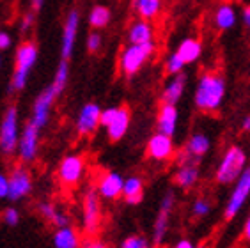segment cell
Here are the masks:
<instances>
[{
    "label": "cell",
    "instance_id": "10",
    "mask_svg": "<svg viewBox=\"0 0 250 248\" xmlns=\"http://www.w3.org/2000/svg\"><path fill=\"white\" fill-rule=\"evenodd\" d=\"M39 135L41 129L32 124L30 121H27L23 128H21V135H20L18 142V156L23 163H32L39 153Z\"/></svg>",
    "mask_w": 250,
    "mask_h": 248
},
{
    "label": "cell",
    "instance_id": "32",
    "mask_svg": "<svg viewBox=\"0 0 250 248\" xmlns=\"http://www.w3.org/2000/svg\"><path fill=\"white\" fill-rule=\"evenodd\" d=\"M209 211H211V202L208 201V199H197L192 206V213H193V216H197V218L208 216Z\"/></svg>",
    "mask_w": 250,
    "mask_h": 248
},
{
    "label": "cell",
    "instance_id": "14",
    "mask_svg": "<svg viewBox=\"0 0 250 248\" xmlns=\"http://www.w3.org/2000/svg\"><path fill=\"white\" fill-rule=\"evenodd\" d=\"M78 27H80V11L69 9L62 27V41H61V59L69 61L77 44Z\"/></svg>",
    "mask_w": 250,
    "mask_h": 248
},
{
    "label": "cell",
    "instance_id": "7",
    "mask_svg": "<svg viewBox=\"0 0 250 248\" xmlns=\"http://www.w3.org/2000/svg\"><path fill=\"white\" fill-rule=\"evenodd\" d=\"M82 207H83V215H82L83 230L89 236H94L100 230V225H101V195L98 193L96 188H89L85 191L82 201Z\"/></svg>",
    "mask_w": 250,
    "mask_h": 248
},
{
    "label": "cell",
    "instance_id": "16",
    "mask_svg": "<svg viewBox=\"0 0 250 248\" xmlns=\"http://www.w3.org/2000/svg\"><path fill=\"white\" fill-rule=\"evenodd\" d=\"M174 154H176V149H174V142L170 135L165 133H154L153 137L147 142V156L154 162H167V160H172Z\"/></svg>",
    "mask_w": 250,
    "mask_h": 248
},
{
    "label": "cell",
    "instance_id": "45",
    "mask_svg": "<svg viewBox=\"0 0 250 248\" xmlns=\"http://www.w3.org/2000/svg\"><path fill=\"white\" fill-rule=\"evenodd\" d=\"M0 66H2V55H0Z\"/></svg>",
    "mask_w": 250,
    "mask_h": 248
},
{
    "label": "cell",
    "instance_id": "22",
    "mask_svg": "<svg viewBox=\"0 0 250 248\" xmlns=\"http://www.w3.org/2000/svg\"><path fill=\"white\" fill-rule=\"evenodd\" d=\"M53 247L55 248H82V239L75 227L66 225L59 227L53 232Z\"/></svg>",
    "mask_w": 250,
    "mask_h": 248
},
{
    "label": "cell",
    "instance_id": "19",
    "mask_svg": "<svg viewBox=\"0 0 250 248\" xmlns=\"http://www.w3.org/2000/svg\"><path fill=\"white\" fill-rule=\"evenodd\" d=\"M178 108L172 103H162L158 110V117H156V128H158L160 133L170 135L172 137L176 133V128H178Z\"/></svg>",
    "mask_w": 250,
    "mask_h": 248
},
{
    "label": "cell",
    "instance_id": "42",
    "mask_svg": "<svg viewBox=\"0 0 250 248\" xmlns=\"http://www.w3.org/2000/svg\"><path fill=\"white\" fill-rule=\"evenodd\" d=\"M241 18H243V23H245L247 27H250V5H247L245 9H243V15H241Z\"/></svg>",
    "mask_w": 250,
    "mask_h": 248
},
{
    "label": "cell",
    "instance_id": "26",
    "mask_svg": "<svg viewBox=\"0 0 250 248\" xmlns=\"http://www.w3.org/2000/svg\"><path fill=\"white\" fill-rule=\"evenodd\" d=\"M236 9L231 4H222L215 11V16H213V21H215V27L218 30H229L236 25Z\"/></svg>",
    "mask_w": 250,
    "mask_h": 248
},
{
    "label": "cell",
    "instance_id": "15",
    "mask_svg": "<svg viewBox=\"0 0 250 248\" xmlns=\"http://www.w3.org/2000/svg\"><path fill=\"white\" fill-rule=\"evenodd\" d=\"M101 126V108L98 103H85L77 117V133L80 137H89Z\"/></svg>",
    "mask_w": 250,
    "mask_h": 248
},
{
    "label": "cell",
    "instance_id": "13",
    "mask_svg": "<svg viewBox=\"0 0 250 248\" xmlns=\"http://www.w3.org/2000/svg\"><path fill=\"white\" fill-rule=\"evenodd\" d=\"M174 206H176V197L172 191H167L160 202V209L156 220L153 225V243L162 245V241L165 239L168 232V222H170V213H172Z\"/></svg>",
    "mask_w": 250,
    "mask_h": 248
},
{
    "label": "cell",
    "instance_id": "30",
    "mask_svg": "<svg viewBox=\"0 0 250 248\" xmlns=\"http://www.w3.org/2000/svg\"><path fill=\"white\" fill-rule=\"evenodd\" d=\"M67 80H69V61L66 59H61V62L57 64V69H55V75H53L52 85L55 87V91L59 94H62L64 89L67 85Z\"/></svg>",
    "mask_w": 250,
    "mask_h": 248
},
{
    "label": "cell",
    "instance_id": "27",
    "mask_svg": "<svg viewBox=\"0 0 250 248\" xmlns=\"http://www.w3.org/2000/svg\"><path fill=\"white\" fill-rule=\"evenodd\" d=\"M178 55L185 61V64H192L195 62L202 53V43L195 38H187L183 39L178 46Z\"/></svg>",
    "mask_w": 250,
    "mask_h": 248
},
{
    "label": "cell",
    "instance_id": "5",
    "mask_svg": "<svg viewBox=\"0 0 250 248\" xmlns=\"http://www.w3.org/2000/svg\"><path fill=\"white\" fill-rule=\"evenodd\" d=\"M154 53V43H144V44H133L121 52L119 57V67L125 77H133L140 71V67L144 66L146 61Z\"/></svg>",
    "mask_w": 250,
    "mask_h": 248
},
{
    "label": "cell",
    "instance_id": "6",
    "mask_svg": "<svg viewBox=\"0 0 250 248\" xmlns=\"http://www.w3.org/2000/svg\"><path fill=\"white\" fill-rule=\"evenodd\" d=\"M249 199H250V167H247L245 170H243V174L236 179L234 188H232L231 195L227 199L224 216H226L227 220H232L241 209H243V206L247 204Z\"/></svg>",
    "mask_w": 250,
    "mask_h": 248
},
{
    "label": "cell",
    "instance_id": "36",
    "mask_svg": "<svg viewBox=\"0 0 250 248\" xmlns=\"http://www.w3.org/2000/svg\"><path fill=\"white\" fill-rule=\"evenodd\" d=\"M34 25V11L32 13H27V15L21 16V20H20V25H18V30L21 34H27L30 29H32Z\"/></svg>",
    "mask_w": 250,
    "mask_h": 248
},
{
    "label": "cell",
    "instance_id": "41",
    "mask_svg": "<svg viewBox=\"0 0 250 248\" xmlns=\"http://www.w3.org/2000/svg\"><path fill=\"white\" fill-rule=\"evenodd\" d=\"M44 5V0H30V9L34 11V13H38V11H41V7Z\"/></svg>",
    "mask_w": 250,
    "mask_h": 248
},
{
    "label": "cell",
    "instance_id": "33",
    "mask_svg": "<svg viewBox=\"0 0 250 248\" xmlns=\"http://www.w3.org/2000/svg\"><path fill=\"white\" fill-rule=\"evenodd\" d=\"M121 248H151V243L142 236H130L121 243Z\"/></svg>",
    "mask_w": 250,
    "mask_h": 248
},
{
    "label": "cell",
    "instance_id": "34",
    "mask_svg": "<svg viewBox=\"0 0 250 248\" xmlns=\"http://www.w3.org/2000/svg\"><path fill=\"white\" fill-rule=\"evenodd\" d=\"M20 218H21V215H20V211L16 209V207H7V209L2 213L4 224L9 225V227H16V225L20 224Z\"/></svg>",
    "mask_w": 250,
    "mask_h": 248
},
{
    "label": "cell",
    "instance_id": "44",
    "mask_svg": "<svg viewBox=\"0 0 250 248\" xmlns=\"http://www.w3.org/2000/svg\"><path fill=\"white\" fill-rule=\"evenodd\" d=\"M243 234H245V238L250 241V215H249V218H247V222H245V227H243Z\"/></svg>",
    "mask_w": 250,
    "mask_h": 248
},
{
    "label": "cell",
    "instance_id": "12",
    "mask_svg": "<svg viewBox=\"0 0 250 248\" xmlns=\"http://www.w3.org/2000/svg\"><path fill=\"white\" fill-rule=\"evenodd\" d=\"M178 163H179V168L176 172V176H174V181H176V185L179 188L190 190L199 181V174H201L199 172V160L188 156L185 151H181L178 154Z\"/></svg>",
    "mask_w": 250,
    "mask_h": 248
},
{
    "label": "cell",
    "instance_id": "18",
    "mask_svg": "<svg viewBox=\"0 0 250 248\" xmlns=\"http://www.w3.org/2000/svg\"><path fill=\"white\" fill-rule=\"evenodd\" d=\"M131 114L128 106H117L116 114L112 117V121L106 124V135L112 142H117L126 135L128 128H130Z\"/></svg>",
    "mask_w": 250,
    "mask_h": 248
},
{
    "label": "cell",
    "instance_id": "37",
    "mask_svg": "<svg viewBox=\"0 0 250 248\" xmlns=\"http://www.w3.org/2000/svg\"><path fill=\"white\" fill-rule=\"evenodd\" d=\"M9 197V176L0 172V201Z\"/></svg>",
    "mask_w": 250,
    "mask_h": 248
},
{
    "label": "cell",
    "instance_id": "40",
    "mask_svg": "<svg viewBox=\"0 0 250 248\" xmlns=\"http://www.w3.org/2000/svg\"><path fill=\"white\" fill-rule=\"evenodd\" d=\"M174 248H197V247H195L190 239H179L178 243L174 245ZM199 248H201V247H199Z\"/></svg>",
    "mask_w": 250,
    "mask_h": 248
},
{
    "label": "cell",
    "instance_id": "46",
    "mask_svg": "<svg viewBox=\"0 0 250 248\" xmlns=\"http://www.w3.org/2000/svg\"><path fill=\"white\" fill-rule=\"evenodd\" d=\"M201 248H202V247H201Z\"/></svg>",
    "mask_w": 250,
    "mask_h": 248
},
{
    "label": "cell",
    "instance_id": "24",
    "mask_svg": "<svg viewBox=\"0 0 250 248\" xmlns=\"http://www.w3.org/2000/svg\"><path fill=\"white\" fill-rule=\"evenodd\" d=\"M123 197L130 206H137L144 199V183L137 176H131L125 179V188H123Z\"/></svg>",
    "mask_w": 250,
    "mask_h": 248
},
{
    "label": "cell",
    "instance_id": "38",
    "mask_svg": "<svg viewBox=\"0 0 250 248\" xmlns=\"http://www.w3.org/2000/svg\"><path fill=\"white\" fill-rule=\"evenodd\" d=\"M13 46V36L7 30H0V52H5Z\"/></svg>",
    "mask_w": 250,
    "mask_h": 248
},
{
    "label": "cell",
    "instance_id": "17",
    "mask_svg": "<svg viewBox=\"0 0 250 248\" xmlns=\"http://www.w3.org/2000/svg\"><path fill=\"white\" fill-rule=\"evenodd\" d=\"M123 188H125V177L119 172H105L98 181L96 190L105 201H116L123 197Z\"/></svg>",
    "mask_w": 250,
    "mask_h": 248
},
{
    "label": "cell",
    "instance_id": "21",
    "mask_svg": "<svg viewBox=\"0 0 250 248\" xmlns=\"http://www.w3.org/2000/svg\"><path fill=\"white\" fill-rule=\"evenodd\" d=\"M185 89H187V75H185V73L172 75V78H170L164 87L162 101H164V103H172V105H176V103L181 100Z\"/></svg>",
    "mask_w": 250,
    "mask_h": 248
},
{
    "label": "cell",
    "instance_id": "25",
    "mask_svg": "<svg viewBox=\"0 0 250 248\" xmlns=\"http://www.w3.org/2000/svg\"><path fill=\"white\" fill-rule=\"evenodd\" d=\"M209 147H211V142H209V137H208V135L193 133L192 137H190V140L187 142L183 151L188 156L195 158V160H201V158L209 151Z\"/></svg>",
    "mask_w": 250,
    "mask_h": 248
},
{
    "label": "cell",
    "instance_id": "39",
    "mask_svg": "<svg viewBox=\"0 0 250 248\" xmlns=\"http://www.w3.org/2000/svg\"><path fill=\"white\" fill-rule=\"evenodd\" d=\"M82 248H108L101 239L98 238H89L82 243Z\"/></svg>",
    "mask_w": 250,
    "mask_h": 248
},
{
    "label": "cell",
    "instance_id": "29",
    "mask_svg": "<svg viewBox=\"0 0 250 248\" xmlns=\"http://www.w3.org/2000/svg\"><path fill=\"white\" fill-rule=\"evenodd\" d=\"M112 13L106 5H94L89 13V25H91L94 30L105 29L106 25L110 23Z\"/></svg>",
    "mask_w": 250,
    "mask_h": 248
},
{
    "label": "cell",
    "instance_id": "43",
    "mask_svg": "<svg viewBox=\"0 0 250 248\" xmlns=\"http://www.w3.org/2000/svg\"><path fill=\"white\" fill-rule=\"evenodd\" d=\"M241 128H243V131L250 133V115H247L245 119H243V123H241Z\"/></svg>",
    "mask_w": 250,
    "mask_h": 248
},
{
    "label": "cell",
    "instance_id": "9",
    "mask_svg": "<svg viewBox=\"0 0 250 248\" xmlns=\"http://www.w3.org/2000/svg\"><path fill=\"white\" fill-rule=\"evenodd\" d=\"M59 92L55 91V87L50 83L44 91L39 92V96L36 98L32 105V114H30V123L36 124L39 129H44L46 124L50 121V114H52V106L55 103V100L59 98Z\"/></svg>",
    "mask_w": 250,
    "mask_h": 248
},
{
    "label": "cell",
    "instance_id": "20",
    "mask_svg": "<svg viewBox=\"0 0 250 248\" xmlns=\"http://www.w3.org/2000/svg\"><path fill=\"white\" fill-rule=\"evenodd\" d=\"M38 211H39V215L43 216L48 224H52L55 229H59V227H66V225H71V216L67 215L66 211L59 209L53 202H48V201L39 202Z\"/></svg>",
    "mask_w": 250,
    "mask_h": 248
},
{
    "label": "cell",
    "instance_id": "28",
    "mask_svg": "<svg viewBox=\"0 0 250 248\" xmlns=\"http://www.w3.org/2000/svg\"><path fill=\"white\" fill-rule=\"evenodd\" d=\"M135 11L142 20H154L162 11V0H135Z\"/></svg>",
    "mask_w": 250,
    "mask_h": 248
},
{
    "label": "cell",
    "instance_id": "1",
    "mask_svg": "<svg viewBox=\"0 0 250 248\" xmlns=\"http://www.w3.org/2000/svg\"><path fill=\"white\" fill-rule=\"evenodd\" d=\"M226 78L218 71H208L199 78L195 87V106L201 112H217L226 98Z\"/></svg>",
    "mask_w": 250,
    "mask_h": 248
},
{
    "label": "cell",
    "instance_id": "8",
    "mask_svg": "<svg viewBox=\"0 0 250 248\" xmlns=\"http://www.w3.org/2000/svg\"><path fill=\"white\" fill-rule=\"evenodd\" d=\"M83 174H85V158L80 154H67L62 158V162L59 163L57 177L64 188L77 186L82 181Z\"/></svg>",
    "mask_w": 250,
    "mask_h": 248
},
{
    "label": "cell",
    "instance_id": "23",
    "mask_svg": "<svg viewBox=\"0 0 250 248\" xmlns=\"http://www.w3.org/2000/svg\"><path fill=\"white\" fill-rule=\"evenodd\" d=\"M128 39L133 44H144V43H153L154 39V29L149 23V20H137L135 23H131L130 30H128Z\"/></svg>",
    "mask_w": 250,
    "mask_h": 248
},
{
    "label": "cell",
    "instance_id": "3",
    "mask_svg": "<svg viewBox=\"0 0 250 248\" xmlns=\"http://www.w3.org/2000/svg\"><path fill=\"white\" fill-rule=\"evenodd\" d=\"M245 168H247V153L240 145H231L224 153L220 163H218L217 172H215V181L218 185H232L243 174Z\"/></svg>",
    "mask_w": 250,
    "mask_h": 248
},
{
    "label": "cell",
    "instance_id": "11",
    "mask_svg": "<svg viewBox=\"0 0 250 248\" xmlns=\"http://www.w3.org/2000/svg\"><path fill=\"white\" fill-rule=\"evenodd\" d=\"M32 174L27 167L23 165H16L9 174V201L18 202L23 201L30 195L32 191Z\"/></svg>",
    "mask_w": 250,
    "mask_h": 248
},
{
    "label": "cell",
    "instance_id": "2",
    "mask_svg": "<svg viewBox=\"0 0 250 248\" xmlns=\"http://www.w3.org/2000/svg\"><path fill=\"white\" fill-rule=\"evenodd\" d=\"M39 57V46L36 41L27 39L23 43H20L15 52V71L9 82V91L20 92L27 87L30 71L34 69L36 62Z\"/></svg>",
    "mask_w": 250,
    "mask_h": 248
},
{
    "label": "cell",
    "instance_id": "31",
    "mask_svg": "<svg viewBox=\"0 0 250 248\" xmlns=\"http://www.w3.org/2000/svg\"><path fill=\"white\" fill-rule=\"evenodd\" d=\"M187 66L185 61L178 55V52H174L168 55L167 62H165V69H167L168 75H178V73H183V67Z\"/></svg>",
    "mask_w": 250,
    "mask_h": 248
},
{
    "label": "cell",
    "instance_id": "35",
    "mask_svg": "<svg viewBox=\"0 0 250 248\" xmlns=\"http://www.w3.org/2000/svg\"><path fill=\"white\" fill-rule=\"evenodd\" d=\"M101 43H103V38H101L100 32H91L87 36V41H85V46L87 50L91 53H96L98 50L101 48Z\"/></svg>",
    "mask_w": 250,
    "mask_h": 248
},
{
    "label": "cell",
    "instance_id": "4",
    "mask_svg": "<svg viewBox=\"0 0 250 248\" xmlns=\"http://www.w3.org/2000/svg\"><path fill=\"white\" fill-rule=\"evenodd\" d=\"M20 135H21V129H20L18 106L9 105L0 121V153L4 156H13L18 153Z\"/></svg>",
    "mask_w": 250,
    "mask_h": 248
}]
</instances>
